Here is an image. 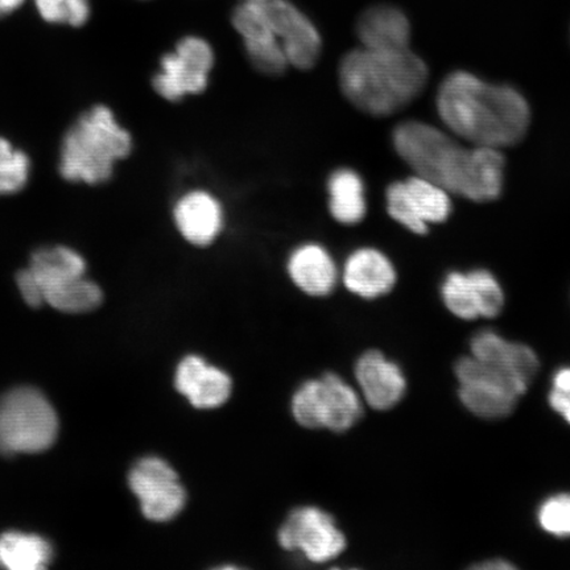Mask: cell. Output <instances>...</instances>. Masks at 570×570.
Here are the masks:
<instances>
[{
	"label": "cell",
	"instance_id": "cell-15",
	"mask_svg": "<svg viewBox=\"0 0 570 570\" xmlns=\"http://www.w3.org/2000/svg\"><path fill=\"white\" fill-rule=\"evenodd\" d=\"M233 26L244 39L253 67L262 75L281 76L289 67L281 42L268 24L263 2L242 3L233 12Z\"/></svg>",
	"mask_w": 570,
	"mask_h": 570
},
{
	"label": "cell",
	"instance_id": "cell-30",
	"mask_svg": "<svg viewBox=\"0 0 570 570\" xmlns=\"http://www.w3.org/2000/svg\"><path fill=\"white\" fill-rule=\"evenodd\" d=\"M24 0H0V19L11 16L13 11L20 9Z\"/></svg>",
	"mask_w": 570,
	"mask_h": 570
},
{
	"label": "cell",
	"instance_id": "cell-5",
	"mask_svg": "<svg viewBox=\"0 0 570 570\" xmlns=\"http://www.w3.org/2000/svg\"><path fill=\"white\" fill-rule=\"evenodd\" d=\"M28 269L38 283L45 304L63 313H87L101 305L104 294L87 277V261L68 246L36 249Z\"/></svg>",
	"mask_w": 570,
	"mask_h": 570
},
{
	"label": "cell",
	"instance_id": "cell-22",
	"mask_svg": "<svg viewBox=\"0 0 570 570\" xmlns=\"http://www.w3.org/2000/svg\"><path fill=\"white\" fill-rule=\"evenodd\" d=\"M288 273L297 287L311 296L332 294L338 279L332 256L318 245L298 247L288 261Z\"/></svg>",
	"mask_w": 570,
	"mask_h": 570
},
{
	"label": "cell",
	"instance_id": "cell-31",
	"mask_svg": "<svg viewBox=\"0 0 570 570\" xmlns=\"http://www.w3.org/2000/svg\"><path fill=\"white\" fill-rule=\"evenodd\" d=\"M474 569H481V570H491V569L505 570V569H508L509 570V569H515V566H512V564H510V562L503 561V560H491L488 562H482V564L474 566Z\"/></svg>",
	"mask_w": 570,
	"mask_h": 570
},
{
	"label": "cell",
	"instance_id": "cell-16",
	"mask_svg": "<svg viewBox=\"0 0 570 570\" xmlns=\"http://www.w3.org/2000/svg\"><path fill=\"white\" fill-rule=\"evenodd\" d=\"M175 386L197 410H214L232 396L233 381L229 374L209 365L203 356L188 355L178 363Z\"/></svg>",
	"mask_w": 570,
	"mask_h": 570
},
{
	"label": "cell",
	"instance_id": "cell-1",
	"mask_svg": "<svg viewBox=\"0 0 570 570\" xmlns=\"http://www.w3.org/2000/svg\"><path fill=\"white\" fill-rule=\"evenodd\" d=\"M392 142L416 176L438 184L448 194L475 203L493 202L502 194L501 149L463 146L454 135L419 120L396 126Z\"/></svg>",
	"mask_w": 570,
	"mask_h": 570
},
{
	"label": "cell",
	"instance_id": "cell-28",
	"mask_svg": "<svg viewBox=\"0 0 570 570\" xmlns=\"http://www.w3.org/2000/svg\"><path fill=\"white\" fill-rule=\"evenodd\" d=\"M550 404L570 424V367L560 368L553 375Z\"/></svg>",
	"mask_w": 570,
	"mask_h": 570
},
{
	"label": "cell",
	"instance_id": "cell-10",
	"mask_svg": "<svg viewBox=\"0 0 570 570\" xmlns=\"http://www.w3.org/2000/svg\"><path fill=\"white\" fill-rule=\"evenodd\" d=\"M386 202L390 216L419 235L426 234L428 224L444 223L452 213L448 191L420 176L392 183Z\"/></svg>",
	"mask_w": 570,
	"mask_h": 570
},
{
	"label": "cell",
	"instance_id": "cell-25",
	"mask_svg": "<svg viewBox=\"0 0 570 570\" xmlns=\"http://www.w3.org/2000/svg\"><path fill=\"white\" fill-rule=\"evenodd\" d=\"M31 175V160L10 140L0 137V196L19 194Z\"/></svg>",
	"mask_w": 570,
	"mask_h": 570
},
{
	"label": "cell",
	"instance_id": "cell-29",
	"mask_svg": "<svg viewBox=\"0 0 570 570\" xmlns=\"http://www.w3.org/2000/svg\"><path fill=\"white\" fill-rule=\"evenodd\" d=\"M17 285L21 297L32 308H39V306L45 305V297H42L40 287L28 267L21 269L17 275Z\"/></svg>",
	"mask_w": 570,
	"mask_h": 570
},
{
	"label": "cell",
	"instance_id": "cell-9",
	"mask_svg": "<svg viewBox=\"0 0 570 570\" xmlns=\"http://www.w3.org/2000/svg\"><path fill=\"white\" fill-rule=\"evenodd\" d=\"M213 63L214 53L209 42L188 36L178 41L174 52L163 56L161 68L154 77L153 87L169 102L199 95L208 87Z\"/></svg>",
	"mask_w": 570,
	"mask_h": 570
},
{
	"label": "cell",
	"instance_id": "cell-19",
	"mask_svg": "<svg viewBox=\"0 0 570 570\" xmlns=\"http://www.w3.org/2000/svg\"><path fill=\"white\" fill-rule=\"evenodd\" d=\"M363 48L374 51H397L410 48L411 24L397 7L374 6L362 13L355 28Z\"/></svg>",
	"mask_w": 570,
	"mask_h": 570
},
{
	"label": "cell",
	"instance_id": "cell-21",
	"mask_svg": "<svg viewBox=\"0 0 570 570\" xmlns=\"http://www.w3.org/2000/svg\"><path fill=\"white\" fill-rule=\"evenodd\" d=\"M175 223L178 232L191 245L208 246L223 229V209L206 191H190L177 203Z\"/></svg>",
	"mask_w": 570,
	"mask_h": 570
},
{
	"label": "cell",
	"instance_id": "cell-26",
	"mask_svg": "<svg viewBox=\"0 0 570 570\" xmlns=\"http://www.w3.org/2000/svg\"><path fill=\"white\" fill-rule=\"evenodd\" d=\"M40 17L51 24L81 27L89 20V0H35Z\"/></svg>",
	"mask_w": 570,
	"mask_h": 570
},
{
	"label": "cell",
	"instance_id": "cell-32",
	"mask_svg": "<svg viewBox=\"0 0 570 570\" xmlns=\"http://www.w3.org/2000/svg\"><path fill=\"white\" fill-rule=\"evenodd\" d=\"M248 2H266V0H248Z\"/></svg>",
	"mask_w": 570,
	"mask_h": 570
},
{
	"label": "cell",
	"instance_id": "cell-12",
	"mask_svg": "<svg viewBox=\"0 0 570 570\" xmlns=\"http://www.w3.org/2000/svg\"><path fill=\"white\" fill-rule=\"evenodd\" d=\"M128 483L140 501L142 515L153 522H169L187 503V491L175 469L159 458L141 459L128 475Z\"/></svg>",
	"mask_w": 570,
	"mask_h": 570
},
{
	"label": "cell",
	"instance_id": "cell-18",
	"mask_svg": "<svg viewBox=\"0 0 570 570\" xmlns=\"http://www.w3.org/2000/svg\"><path fill=\"white\" fill-rule=\"evenodd\" d=\"M472 355L530 386L539 370V358L531 347L510 342L493 331L476 333L470 342Z\"/></svg>",
	"mask_w": 570,
	"mask_h": 570
},
{
	"label": "cell",
	"instance_id": "cell-6",
	"mask_svg": "<svg viewBox=\"0 0 570 570\" xmlns=\"http://www.w3.org/2000/svg\"><path fill=\"white\" fill-rule=\"evenodd\" d=\"M59 433V419L48 399L31 387L12 390L0 401V454L47 451Z\"/></svg>",
	"mask_w": 570,
	"mask_h": 570
},
{
	"label": "cell",
	"instance_id": "cell-17",
	"mask_svg": "<svg viewBox=\"0 0 570 570\" xmlns=\"http://www.w3.org/2000/svg\"><path fill=\"white\" fill-rule=\"evenodd\" d=\"M354 373L363 397L376 411L395 407L407 389L402 368L377 351L362 354L355 363Z\"/></svg>",
	"mask_w": 570,
	"mask_h": 570
},
{
	"label": "cell",
	"instance_id": "cell-11",
	"mask_svg": "<svg viewBox=\"0 0 570 570\" xmlns=\"http://www.w3.org/2000/svg\"><path fill=\"white\" fill-rule=\"evenodd\" d=\"M277 540L284 550L302 552L317 564L338 558L346 548L345 534L336 520L318 508L292 511L277 532Z\"/></svg>",
	"mask_w": 570,
	"mask_h": 570
},
{
	"label": "cell",
	"instance_id": "cell-13",
	"mask_svg": "<svg viewBox=\"0 0 570 570\" xmlns=\"http://www.w3.org/2000/svg\"><path fill=\"white\" fill-rule=\"evenodd\" d=\"M271 30L281 42L289 66L309 70L321 55V36L312 21L287 0L263 2Z\"/></svg>",
	"mask_w": 570,
	"mask_h": 570
},
{
	"label": "cell",
	"instance_id": "cell-14",
	"mask_svg": "<svg viewBox=\"0 0 570 570\" xmlns=\"http://www.w3.org/2000/svg\"><path fill=\"white\" fill-rule=\"evenodd\" d=\"M441 294L446 308L468 321L497 317L504 305L501 284L487 269L449 274Z\"/></svg>",
	"mask_w": 570,
	"mask_h": 570
},
{
	"label": "cell",
	"instance_id": "cell-27",
	"mask_svg": "<svg viewBox=\"0 0 570 570\" xmlns=\"http://www.w3.org/2000/svg\"><path fill=\"white\" fill-rule=\"evenodd\" d=\"M538 518L546 532L556 538H570V494L548 498L540 505Z\"/></svg>",
	"mask_w": 570,
	"mask_h": 570
},
{
	"label": "cell",
	"instance_id": "cell-8",
	"mask_svg": "<svg viewBox=\"0 0 570 570\" xmlns=\"http://www.w3.org/2000/svg\"><path fill=\"white\" fill-rule=\"evenodd\" d=\"M454 372L460 382V401L482 419L508 417L515 410L519 397L529 390L527 384L473 355L463 356L455 363Z\"/></svg>",
	"mask_w": 570,
	"mask_h": 570
},
{
	"label": "cell",
	"instance_id": "cell-2",
	"mask_svg": "<svg viewBox=\"0 0 570 570\" xmlns=\"http://www.w3.org/2000/svg\"><path fill=\"white\" fill-rule=\"evenodd\" d=\"M436 105L448 130L472 146H514L529 130L530 106L518 90L469 71H453L441 82Z\"/></svg>",
	"mask_w": 570,
	"mask_h": 570
},
{
	"label": "cell",
	"instance_id": "cell-7",
	"mask_svg": "<svg viewBox=\"0 0 570 570\" xmlns=\"http://www.w3.org/2000/svg\"><path fill=\"white\" fill-rule=\"evenodd\" d=\"M292 413L304 428H326L341 433L358 422L362 404L360 396L342 377L326 373L320 380L302 384L292 397Z\"/></svg>",
	"mask_w": 570,
	"mask_h": 570
},
{
	"label": "cell",
	"instance_id": "cell-4",
	"mask_svg": "<svg viewBox=\"0 0 570 570\" xmlns=\"http://www.w3.org/2000/svg\"><path fill=\"white\" fill-rule=\"evenodd\" d=\"M132 151L130 132L109 107L92 106L69 128L60 149V175L70 183L109 181L114 168Z\"/></svg>",
	"mask_w": 570,
	"mask_h": 570
},
{
	"label": "cell",
	"instance_id": "cell-3",
	"mask_svg": "<svg viewBox=\"0 0 570 570\" xmlns=\"http://www.w3.org/2000/svg\"><path fill=\"white\" fill-rule=\"evenodd\" d=\"M338 77L342 92L356 109L389 117L422 95L430 73L410 48L374 51L361 47L342 59Z\"/></svg>",
	"mask_w": 570,
	"mask_h": 570
},
{
	"label": "cell",
	"instance_id": "cell-24",
	"mask_svg": "<svg viewBox=\"0 0 570 570\" xmlns=\"http://www.w3.org/2000/svg\"><path fill=\"white\" fill-rule=\"evenodd\" d=\"M52 558L51 544L36 534L6 532L0 537V568L41 570L49 566Z\"/></svg>",
	"mask_w": 570,
	"mask_h": 570
},
{
	"label": "cell",
	"instance_id": "cell-23",
	"mask_svg": "<svg viewBox=\"0 0 570 570\" xmlns=\"http://www.w3.org/2000/svg\"><path fill=\"white\" fill-rule=\"evenodd\" d=\"M332 216L340 224L356 225L366 216L365 185L352 169H338L330 178Z\"/></svg>",
	"mask_w": 570,
	"mask_h": 570
},
{
	"label": "cell",
	"instance_id": "cell-20",
	"mask_svg": "<svg viewBox=\"0 0 570 570\" xmlns=\"http://www.w3.org/2000/svg\"><path fill=\"white\" fill-rule=\"evenodd\" d=\"M344 283L352 294L372 301L394 288L396 271L386 255L374 248H361L345 263Z\"/></svg>",
	"mask_w": 570,
	"mask_h": 570
}]
</instances>
